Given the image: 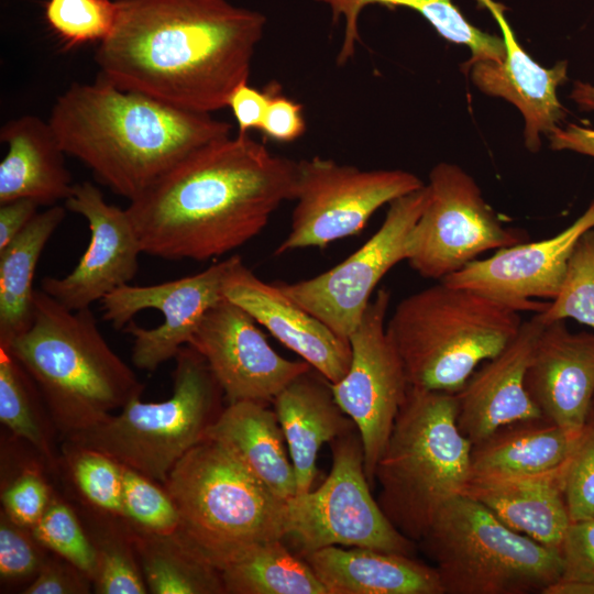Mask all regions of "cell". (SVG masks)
Wrapping results in <instances>:
<instances>
[{
  "mask_svg": "<svg viewBox=\"0 0 594 594\" xmlns=\"http://www.w3.org/2000/svg\"><path fill=\"white\" fill-rule=\"evenodd\" d=\"M111 34L95 54L99 77L200 113L228 106L249 79L266 18L228 0H116Z\"/></svg>",
  "mask_w": 594,
  "mask_h": 594,
  "instance_id": "1",
  "label": "cell"
},
{
  "mask_svg": "<svg viewBox=\"0 0 594 594\" xmlns=\"http://www.w3.org/2000/svg\"><path fill=\"white\" fill-rule=\"evenodd\" d=\"M296 176L297 162L229 135L187 155L125 209L144 254L202 262L261 233L294 199Z\"/></svg>",
  "mask_w": 594,
  "mask_h": 594,
  "instance_id": "2",
  "label": "cell"
},
{
  "mask_svg": "<svg viewBox=\"0 0 594 594\" xmlns=\"http://www.w3.org/2000/svg\"><path fill=\"white\" fill-rule=\"evenodd\" d=\"M48 122L65 154L129 201L201 146L230 135L231 124L123 90L98 77L73 84Z\"/></svg>",
  "mask_w": 594,
  "mask_h": 594,
  "instance_id": "3",
  "label": "cell"
},
{
  "mask_svg": "<svg viewBox=\"0 0 594 594\" xmlns=\"http://www.w3.org/2000/svg\"><path fill=\"white\" fill-rule=\"evenodd\" d=\"M7 349L36 383L62 439L141 397L144 384L111 349L90 308L70 310L42 289L26 331Z\"/></svg>",
  "mask_w": 594,
  "mask_h": 594,
  "instance_id": "4",
  "label": "cell"
},
{
  "mask_svg": "<svg viewBox=\"0 0 594 594\" xmlns=\"http://www.w3.org/2000/svg\"><path fill=\"white\" fill-rule=\"evenodd\" d=\"M472 447L458 426L455 394L409 386L375 469L377 503L405 537L418 543L463 493Z\"/></svg>",
  "mask_w": 594,
  "mask_h": 594,
  "instance_id": "5",
  "label": "cell"
},
{
  "mask_svg": "<svg viewBox=\"0 0 594 594\" xmlns=\"http://www.w3.org/2000/svg\"><path fill=\"white\" fill-rule=\"evenodd\" d=\"M520 311L442 280L402 299L386 331L413 387L458 393L517 334Z\"/></svg>",
  "mask_w": 594,
  "mask_h": 594,
  "instance_id": "6",
  "label": "cell"
},
{
  "mask_svg": "<svg viewBox=\"0 0 594 594\" xmlns=\"http://www.w3.org/2000/svg\"><path fill=\"white\" fill-rule=\"evenodd\" d=\"M163 485L178 512L176 532L219 571L262 542L285 539L286 501L216 441L193 447Z\"/></svg>",
  "mask_w": 594,
  "mask_h": 594,
  "instance_id": "7",
  "label": "cell"
},
{
  "mask_svg": "<svg viewBox=\"0 0 594 594\" xmlns=\"http://www.w3.org/2000/svg\"><path fill=\"white\" fill-rule=\"evenodd\" d=\"M173 393L163 402L135 397L118 415L63 441L100 451L164 483L175 464L206 439L226 398L205 359L190 345L174 358Z\"/></svg>",
  "mask_w": 594,
  "mask_h": 594,
  "instance_id": "8",
  "label": "cell"
},
{
  "mask_svg": "<svg viewBox=\"0 0 594 594\" xmlns=\"http://www.w3.org/2000/svg\"><path fill=\"white\" fill-rule=\"evenodd\" d=\"M419 543L444 594H541L563 573L559 550L510 529L464 494L441 508Z\"/></svg>",
  "mask_w": 594,
  "mask_h": 594,
  "instance_id": "9",
  "label": "cell"
},
{
  "mask_svg": "<svg viewBox=\"0 0 594 594\" xmlns=\"http://www.w3.org/2000/svg\"><path fill=\"white\" fill-rule=\"evenodd\" d=\"M331 470L316 490L286 501V536L304 557L331 547H363L414 556L371 493L358 429L330 442Z\"/></svg>",
  "mask_w": 594,
  "mask_h": 594,
  "instance_id": "10",
  "label": "cell"
},
{
  "mask_svg": "<svg viewBox=\"0 0 594 594\" xmlns=\"http://www.w3.org/2000/svg\"><path fill=\"white\" fill-rule=\"evenodd\" d=\"M424 186L406 170H363L318 156L299 161L290 231L275 254L354 235L382 206Z\"/></svg>",
  "mask_w": 594,
  "mask_h": 594,
  "instance_id": "11",
  "label": "cell"
},
{
  "mask_svg": "<svg viewBox=\"0 0 594 594\" xmlns=\"http://www.w3.org/2000/svg\"><path fill=\"white\" fill-rule=\"evenodd\" d=\"M428 201L409 239L407 262L422 277L442 280L476 257L524 242L484 200L475 180L454 164L429 174Z\"/></svg>",
  "mask_w": 594,
  "mask_h": 594,
  "instance_id": "12",
  "label": "cell"
},
{
  "mask_svg": "<svg viewBox=\"0 0 594 594\" xmlns=\"http://www.w3.org/2000/svg\"><path fill=\"white\" fill-rule=\"evenodd\" d=\"M239 255L194 275L154 285H123L103 297V320L132 337V363L154 372L187 345L207 311L224 298Z\"/></svg>",
  "mask_w": 594,
  "mask_h": 594,
  "instance_id": "13",
  "label": "cell"
},
{
  "mask_svg": "<svg viewBox=\"0 0 594 594\" xmlns=\"http://www.w3.org/2000/svg\"><path fill=\"white\" fill-rule=\"evenodd\" d=\"M427 201L426 185L396 198L380 229L348 258L315 277L276 285L289 299L349 340L380 280L407 260L410 234Z\"/></svg>",
  "mask_w": 594,
  "mask_h": 594,
  "instance_id": "14",
  "label": "cell"
},
{
  "mask_svg": "<svg viewBox=\"0 0 594 594\" xmlns=\"http://www.w3.org/2000/svg\"><path fill=\"white\" fill-rule=\"evenodd\" d=\"M391 294L376 292L349 337L351 362L346 374L331 384L336 402L354 422L363 444L367 481L375 483L376 464L388 442L409 383L387 334Z\"/></svg>",
  "mask_w": 594,
  "mask_h": 594,
  "instance_id": "15",
  "label": "cell"
},
{
  "mask_svg": "<svg viewBox=\"0 0 594 594\" xmlns=\"http://www.w3.org/2000/svg\"><path fill=\"white\" fill-rule=\"evenodd\" d=\"M257 324L224 297L207 311L187 344L205 359L227 404L273 403L287 384L311 369L304 360L279 355Z\"/></svg>",
  "mask_w": 594,
  "mask_h": 594,
  "instance_id": "16",
  "label": "cell"
},
{
  "mask_svg": "<svg viewBox=\"0 0 594 594\" xmlns=\"http://www.w3.org/2000/svg\"><path fill=\"white\" fill-rule=\"evenodd\" d=\"M64 206L88 221L89 243L72 272L43 277L40 289L67 309L80 310L129 284L143 252L127 209L108 204L94 184H75Z\"/></svg>",
  "mask_w": 594,
  "mask_h": 594,
  "instance_id": "17",
  "label": "cell"
},
{
  "mask_svg": "<svg viewBox=\"0 0 594 594\" xmlns=\"http://www.w3.org/2000/svg\"><path fill=\"white\" fill-rule=\"evenodd\" d=\"M591 228H594V207L590 205L558 234L499 249L487 258L471 262L442 282L484 294L520 312H541L549 301L535 298L552 300L557 297L573 248Z\"/></svg>",
  "mask_w": 594,
  "mask_h": 594,
  "instance_id": "18",
  "label": "cell"
},
{
  "mask_svg": "<svg viewBox=\"0 0 594 594\" xmlns=\"http://www.w3.org/2000/svg\"><path fill=\"white\" fill-rule=\"evenodd\" d=\"M544 324L538 312L522 321L513 340L475 370L455 393L458 426L472 444L502 426L542 417L526 389L525 378Z\"/></svg>",
  "mask_w": 594,
  "mask_h": 594,
  "instance_id": "19",
  "label": "cell"
},
{
  "mask_svg": "<svg viewBox=\"0 0 594 594\" xmlns=\"http://www.w3.org/2000/svg\"><path fill=\"white\" fill-rule=\"evenodd\" d=\"M223 294L331 384L346 374L350 341L289 299L276 284L257 277L243 262L230 274Z\"/></svg>",
  "mask_w": 594,
  "mask_h": 594,
  "instance_id": "20",
  "label": "cell"
},
{
  "mask_svg": "<svg viewBox=\"0 0 594 594\" xmlns=\"http://www.w3.org/2000/svg\"><path fill=\"white\" fill-rule=\"evenodd\" d=\"M525 384L542 417L581 430L594 399V333L572 332L564 320L544 324Z\"/></svg>",
  "mask_w": 594,
  "mask_h": 594,
  "instance_id": "21",
  "label": "cell"
},
{
  "mask_svg": "<svg viewBox=\"0 0 594 594\" xmlns=\"http://www.w3.org/2000/svg\"><path fill=\"white\" fill-rule=\"evenodd\" d=\"M495 18L503 34L505 57L502 62L474 63L472 80L486 95L502 97L515 105L525 120L526 146L536 152L540 134L549 135L565 117L557 89L566 80V62L544 68L524 51L504 16L503 6L493 0H477Z\"/></svg>",
  "mask_w": 594,
  "mask_h": 594,
  "instance_id": "22",
  "label": "cell"
},
{
  "mask_svg": "<svg viewBox=\"0 0 594 594\" xmlns=\"http://www.w3.org/2000/svg\"><path fill=\"white\" fill-rule=\"evenodd\" d=\"M273 405L295 471L296 495L308 493L322 444L356 427L336 402L331 383L312 367L287 384Z\"/></svg>",
  "mask_w": 594,
  "mask_h": 594,
  "instance_id": "23",
  "label": "cell"
},
{
  "mask_svg": "<svg viewBox=\"0 0 594 594\" xmlns=\"http://www.w3.org/2000/svg\"><path fill=\"white\" fill-rule=\"evenodd\" d=\"M563 465L536 475L471 476L462 494L484 505L510 529L560 551L572 522L563 494Z\"/></svg>",
  "mask_w": 594,
  "mask_h": 594,
  "instance_id": "24",
  "label": "cell"
},
{
  "mask_svg": "<svg viewBox=\"0 0 594 594\" xmlns=\"http://www.w3.org/2000/svg\"><path fill=\"white\" fill-rule=\"evenodd\" d=\"M302 558L327 594H444L436 568L414 556L331 546Z\"/></svg>",
  "mask_w": 594,
  "mask_h": 594,
  "instance_id": "25",
  "label": "cell"
},
{
  "mask_svg": "<svg viewBox=\"0 0 594 594\" xmlns=\"http://www.w3.org/2000/svg\"><path fill=\"white\" fill-rule=\"evenodd\" d=\"M0 141L8 144L0 163V205L28 198L51 207L70 196L75 184L48 121L12 119L1 127Z\"/></svg>",
  "mask_w": 594,
  "mask_h": 594,
  "instance_id": "26",
  "label": "cell"
},
{
  "mask_svg": "<svg viewBox=\"0 0 594 594\" xmlns=\"http://www.w3.org/2000/svg\"><path fill=\"white\" fill-rule=\"evenodd\" d=\"M216 441L278 497L297 494L293 463L276 413L253 400L228 403L208 429Z\"/></svg>",
  "mask_w": 594,
  "mask_h": 594,
  "instance_id": "27",
  "label": "cell"
},
{
  "mask_svg": "<svg viewBox=\"0 0 594 594\" xmlns=\"http://www.w3.org/2000/svg\"><path fill=\"white\" fill-rule=\"evenodd\" d=\"M581 431L544 417L502 426L473 444L471 476L507 477L554 471L568 461Z\"/></svg>",
  "mask_w": 594,
  "mask_h": 594,
  "instance_id": "28",
  "label": "cell"
},
{
  "mask_svg": "<svg viewBox=\"0 0 594 594\" xmlns=\"http://www.w3.org/2000/svg\"><path fill=\"white\" fill-rule=\"evenodd\" d=\"M66 211L65 206L54 205L37 212L22 232L0 251V346H8L32 323L36 265Z\"/></svg>",
  "mask_w": 594,
  "mask_h": 594,
  "instance_id": "29",
  "label": "cell"
},
{
  "mask_svg": "<svg viewBox=\"0 0 594 594\" xmlns=\"http://www.w3.org/2000/svg\"><path fill=\"white\" fill-rule=\"evenodd\" d=\"M131 532L148 593L224 594L220 571L176 531L150 534L131 529Z\"/></svg>",
  "mask_w": 594,
  "mask_h": 594,
  "instance_id": "30",
  "label": "cell"
},
{
  "mask_svg": "<svg viewBox=\"0 0 594 594\" xmlns=\"http://www.w3.org/2000/svg\"><path fill=\"white\" fill-rule=\"evenodd\" d=\"M327 3L334 16L345 19V36L339 54L341 61L350 58L359 41L358 19L361 10L370 4L389 8L405 7L421 14L447 41L466 45L471 58L465 63L469 69L482 61L502 62L505 57L503 38L483 32L472 25L451 0H317Z\"/></svg>",
  "mask_w": 594,
  "mask_h": 594,
  "instance_id": "31",
  "label": "cell"
},
{
  "mask_svg": "<svg viewBox=\"0 0 594 594\" xmlns=\"http://www.w3.org/2000/svg\"><path fill=\"white\" fill-rule=\"evenodd\" d=\"M220 573L224 594H327L307 561L284 539L253 547Z\"/></svg>",
  "mask_w": 594,
  "mask_h": 594,
  "instance_id": "32",
  "label": "cell"
},
{
  "mask_svg": "<svg viewBox=\"0 0 594 594\" xmlns=\"http://www.w3.org/2000/svg\"><path fill=\"white\" fill-rule=\"evenodd\" d=\"M0 421L13 437L26 442L48 471L61 472L58 435L42 394L26 370L0 346Z\"/></svg>",
  "mask_w": 594,
  "mask_h": 594,
  "instance_id": "33",
  "label": "cell"
},
{
  "mask_svg": "<svg viewBox=\"0 0 594 594\" xmlns=\"http://www.w3.org/2000/svg\"><path fill=\"white\" fill-rule=\"evenodd\" d=\"M82 505L78 514L96 553L94 592L97 594L148 593L129 526L121 517Z\"/></svg>",
  "mask_w": 594,
  "mask_h": 594,
  "instance_id": "34",
  "label": "cell"
},
{
  "mask_svg": "<svg viewBox=\"0 0 594 594\" xmlns=\"http://www.w3.org/2000/svg\"><path fill=\"white\" fill-rule=\"evenodd\" d=\"M64 470L80 502L98 512L122 518V464L109 455L63 441Z\"/></svg>",
  "mask_w": 594,
  "mask_h": 594,
  "instance_id": "35",
  "label": "cell"
},
{
  "mask_svg": "<svg viewBox=\"0 0 594 594\" xmlns=\"http://www.w3.org/2000/svg\"><path fill=\"white\" fill-rule=\"evenodd\" d=\"M538 314L546 324L571 318L594 328V228L578 239L559 294Z\"/></svg>",
  "mask_w": 594,
  "mask_h": 594,
  "instance_id": "36",
  "label": "cell"
},
{
  "mask_svg": "<svg viewBox=\"0 0 594 594\" xmlns=\"http://www.w3.org/2000/svg\"><path fill=\"white\" fill-rule=\"evenodd\" d=\"M31 530L42 546L73 563L92 582L96 572L94 544L78 512L55 491L45 513Z\"/></svg>",
  "mask_w": 594,
  "mask_h": 594,
  "instance_id": "37",
  "label": "cell"
},
{
  "mask_svg": "<svg viewBox=\"0 0 594 594\" xmlns=\"http://www.w3.org/2000/svg\"><path fill=\"white\" fill-rule=\"evenodd\" d=\"M122 519L132 529L150 534L177 531L179 516L165 486L122 465Z\"/></svg>",
  "mask_w": 594,
  "mask_h": 594,
  "instance_id": "38",
  "label": "cell"
},
{
  "mask_svg": "<svg viewBox=\"0 0 594 594\" xmlns=\"http://www.w3.org/2000/svg\"><path fill=\"white\" fill-rule=\"evenodd\" d=\"M45 19L66 48L103 42L117 19V2L111 0H47Z\"/></svg>",
  "mask_w": 594,
  "mask_h": 594,
  "instance_id": "39",
  "label": "cell"
},
{
  "mask_svg": "<svg viewBox=\"0 0 594 594\" xmlns=\"http://www.w3.org/2000/svg\"><path fill=\"white\" fill-rule=\"evenodd\" d=\"M44 468L47 469L45 462L36 457L14 470L1 469V510L30 529L41 519L54 493L43 473Z\"/></svg>",
  "mask_w": 594,
  "mask_h": 594,
  "instance_id": "40",
  "label": "cell"
},
{
  "mask_svg": "<svg viewBox=\"0 0 594 594\" xmlns=\"http://www.w3.org/2000/svg\"><path fill=\"white\" fill-rule=\"evenodd\" d=\"M562 486L571 521L594 519V404L563 465Z\"/></svg>",
  "mask_w": 594,
  "mask_h": 594,
  "instance_id": "41",
  "label": "cell"
},
{
  "mask_svg": "<svg viewBox=\"0 0 594 594\" xmlns=\"http://www.w3.org/2000/svg\"><path fill=\"white\" fill-rule=\"evenodd\" d=\"M48 554L50 551L36 540L30 528L13 521L3 510L0 512L2 584L25 583L28 586L40 572Z\"/></svg>",
  "mask_w": 594,
  "mask_h": 594,
  "instance_id": "42",
  "label": "cell"
},
{
  "mask_svg": "<svg viewBox=\"0 0 594 594\" xmlns=\"http://www.w3.org/2000/svg\"><path fill=\"white\" fill-rule=\"evenodd\" d=\"M266 90L268 103L260 131L275 142H294L306 131L302 106L284 96L277 84L267 85Z\"/></svg>",
  "mask_w": 594,
  "mask_h": 594,
  "instance_id": "43",
  "label": "cell"
},
{
  "mask_svg": "<svg viewBox=\"0 0 594 594\" xmlns=\"http://www.w3.org/2000/svg\"><path fill=\"white\" fill-rule=\"evenodd\" d=\"M94 592L92 582L82 571L62 557L50 551L35 579L23 594H88Z\"/></svg>",
  "mask_w": 594,
  "mask_h": 594,
  "instance_id": "44",
  "label": "cell"
},
{
  "mask_svg": "<svg viewBox=\"0 0 594 594\" xmlns=\"http://www.w3.org/2000/svg\"><path fill=\"white\" fill-rule=\"evenodd\" d=\"M560 553L562 576L594 583V519L571 522Z\"/></svg>",
  "mask_w": 594,
  "mask_h": 594,
  "instance_id": "45",
  "label": "cell"
},
{
  "mask_svg": "<svg viewBox=\"0 0 594 594\" xmlns=\"http://www.w3.org/2000/svg\"><path fill=\"white\" fill-rule=\"evenodd\" d=\"M268 103L266 88L258 90L246 82L233 89L228 106L237 121L239 134H248L251 129L260 130Z\"/></svg>",
  "mask_w": 594,
  "mask_h": 594,
  "instance_id": "46",
  "label": "cell"
},
{
  "mask_svg": "<svg viewBox=\"0 0 594 594\" xmlns=\"http://www.w3.org/2000/svg\"><path fill=\"white\" fill-rule=\"evenodd\" d=\"M40 205L20 198L0 205V251L14 240L37 215Z\"/></svg>",
  "mask_w": 594,
  "mask_h": 594,
  "instance_id": "47",
  "label": "cell"
},
{
  "mask_svg": "<svg viewBox=\"0 0 594 594\" xmlns=\"http://www.w3.org/2000/svg\"><path fill=\"white\" fill-rule=\"evenodd\" d=\"M551 148L569 150L594 157V129L574 123L557 128L549 135Z\"/></svg>",
  "mask_w": 594,
  "mask_h": 594,
  "instance_id": "48",
  "label": "cell"
},
{
  "mask_svg": "<svg viewBox=\"0 0 594 594\" xmlns=\"http://www.w3.org/2000/svg\"><path fill=\"white\" fill-rule=\"evenodd\" d=\"M541 594H594V583L561 575L550 583Z\"/></svg>",
  "mask_w": 594,
  "mask_h": 594,
  "instance_id": "49",
  "label": "cell"
},
{
  "mask_svg": "<svg viewBox=\"0 0 594 594\" xmlns=\"http://www.w3.org/2000/svg\"><path fill=\"white\" fill-rule=\"evenodd\" d=\"M582 111H594V85L575 81L570 95Z\"/></svg>",
  "mask_w": 594,
  "mask_h": 594,
  "instance_id": "50",
  "label": "cell"
},
{
  "mask_svg": "<svg viewBox=\"0 0 594 594\" xmlns=\"http://www.w3.org/2000/svg\"><path fill=\"white\" fill-rule=\"evenodd\" d=\"M592 207H594V201L591 204Z\"/></svg>",
  "mask_w": 594,
  "mask_h": 594,
  "instance_id": "51",
  "label": "cell"
},
{
  "mask_svg": "<svg viewBox=\"0 0 594 594\" xmlns=\"http://www.w3.org/2000/svg\"><path fill=\"white\" fill-rule=\"evenodd\" d=\"M593 404H594V399H593Z\"/></svg>",
  "mask_w": 594,
  "mask_h": 594,
  "instance_id": "52",
  "label": "cell"
}]
</instances>
